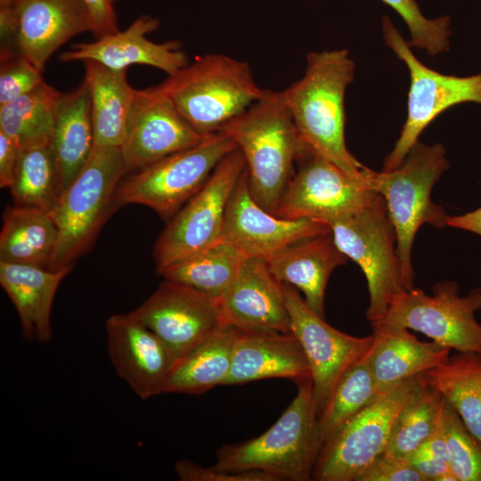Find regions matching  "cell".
<instances>
[{
	"label": "cell",
	"instance_id": "cell-8",
	"mask_svg": "<svg viewBox=\"0 0 481 481\" xmlns=\"http://www.w3.org/2000/svg\"><path fill=\"white\" fill-rule=\"evenodd\" d=\"M235 149V143L225 134H208L195 146L160 159L122 179L114 194V204L117 208L143 205L168 221Z\"/></svg>",
	"mask_w": 481,
	"mask_h": 481
},
{
	"label": "cell",
	"instance_id": "cell-43",
	"mask_svg": "<svg viewBox=\"0 0 481 481\" xmlns=\"http://www.w3.org/2000/svg\"><path fill=\"white\" fill-rule=\"evenodd\" d=\"M20 148L5 134L0 132V186L10 188L14 178Z\"/></svg>",
	"mask_w": 481,
	"mask_h": 481
},
{
	"label": "cell",
	"instance_id": "cell-7",
	"mask_svg": "<svg viewBox=\"0 0 481 481\" xmlns=\"http://www.w3.org/2000/svg\"><path fill=\"white\" fill-rule=\"evenodd\" d=\"M326 223L338 248L363 272L370 296L366 317L371 325L379 322L394 299L410 290L384 198L376 192L358 212Z\"/></svg>",
	"mask_w": 481,
	"mask_h": 481
},
{
	"label": "cell",
	"instance_id": "cell-25",
	"mask_svg": "<svg viewBox=\"0 0 481 481\" xmlns=\"http://www.w3.org/2000/svg\"><path fill=\"white\" fill-rule=\"evenodd\" d=\"M71 268L54 271L0 261V284L16 309L28 340L46 343L52 338L53 298Z\"/></svg>",
	"mask_w": 481,
	"mask_h": 481
},
{
	"label": "cell",
	"instance_id": "cell-1",
	"mask_svg": "<svg viewBox=\"0 0 481 481\" xmlns=\"http://www.w3.org/2000/svg\"><path fill=\"white\" fill-rule=\"evenodd\" d=\"M355 70L347 49L312 52L302 77L281 92L301 140L365 183L367 167L349 152L345 141V94Z\"/></svg>",
	"mask_w": 481,
	"mask_h": 481
},
{
	"label": "cell",
	"instance_id": "cell-32",
	"mask_svg": "<svg viewBox=\"0 0 481 481\" xmlns=\"http://www.w3.org/2000/svg\"><path fill=\"white\" fill-rule=\"evenodd\" d=\"M246 257L237 247L220 239L210 247L170 265L159 274L164 280L220 298Z\"/></svg>",
	"mask_w": 481,
	"mask_h": 481
},
{
	"label": "cell",
	"instance_id": "cell-19",
	"mask_svg": "<svg viewBox=\"0 0 481 481\" xmlns=\"http://www.w3.org/2000/svg\"><path fill=\"white\" fill-rule=\"evenodd\" d=\"M108 353L117 375L143 400L163 394L176 359L167 345L132 312L105 323Z\"/></svg>",
	"mask_w": 481,
	"mask_h": 481
},
{
	"label": "cell",
	"instance_id": "cell-21",
	"mask_svg": "<svg viewBox=\"0 0 481 481\" xmlns=\"http://www.w3.org/2000/svg\"><path fill=\"white\" fill-rule=\"evenodd\" d=\"M219 302L224 324L291 332L283 283L272 274L264 258L246 257Z\"/></svg>",
	"mask_w": 481,
	"mask_h": 481
},
{
	"label": "cell",
	"instance_id": "cell-39",
	"mask_svg": "<svg viewBox=\"0 0 481 481\" xmlns=\"http://www.w3.org/2000/svg\"><path fill=\"white\" fill-rule=\"evenodd\" d=\"M175 472L182 481H281L264 470L228 471L214 466L204 468L186 460L175 463Z\"/></svg>",
	"mask_w": 481,
	"mask_h": 481
},
{
	"label": "cell",
	"instance_id": "cell-22",
	"mask_svg": "<svg viewBox=\"0 0 481 481\" xmlns=\"http://www.w3.org/2000/svg\"><path fill=\"white\" fill-rule=\"evenodd\" d=\"M273 378L296 383L311 378L306 355L297 337L292 332L240 329L223 386Z\"/></svg>",
	"mask_w": 481,
	"mask_h": 481
},
{
	"label": "cell",
	"instance_id": "cell-5",
	"mask_svg": "<svg viewBox=\"0 0 481 481\" xmlns=\"http://www.w3.org/2000/svg\"><path fill=\"white\" fill-rule=\"evenodd\" d=\"M297 385V395L269 429L253 439L219 448L214 467L228 471L264 470L281 481L311 480L322 442L312 379Z\"/></svg>",
	"mask_w": 481,
	"mask_h": 481
},
{
	"label": "cell",
	"instance_id": "cell-38",
	"mask_svg": "<svg viewBox=\"0 0 481 481\" xmlns=\"http://www.w3.org/2000/svg\"><path fill=\"white\" fill-rule=\"evenodd\" d=\"M0 56V106L45 83L42 71L20 54L1 50Z\"/></svg>",
	"mask_w": 481,
	"mask_h": 481
},
{
	"label": "cell",
	"instance_id": "cell-10",
	"mask_svg": "<svg viewBox=\"0 0 481 481\" xmlns=\"http://www.w3.org/2000/svg\"><path fill=\"white\" fill-rule=\"evenodd\" d=\"M382 35L385 45L404 62L410 74L406 119L383 162L382 171H390L404 162L424 129L444 110L463 102L481 106V72L457 77L429 69L413 54L387 16L382 19Z\"/></svg>",
	"mask_w": 481,
	"mask_h": 481
},
{
	"label": "cell",
	"instance_id": "cell-27",
	"mask_svg": "<svg viewBox=\"0 0 481 481\" xmlns=\"http://www.w3.org/2000/svg\"><path fill=\"white\" fill-rule=\"evenodd\" d=\"M83 63L94 145L120 147L126 137L135 89L127 82L126 69H112L94 61Z\"/></svg>",
	"mask_w": 481,
	"mask_h": 481
},
{
	"label": "cell",
	"instance_id": "cell-35",
	"mask_svg": "<svg viewBox=\"0 0 481 481\" xmlns=\"http://www.w3.org/2000/svg\"><path fill=\"white\" fill-rule=\"evenodd\" d=\"M379 394L365 356L353 363L339 379L318 417L322 444Z\"/></svg>",
	"mask_w": 481,
	"mask_h": 481
},
{
	"label": "cell",
	"instance_id": "cell-30",
	"mask_svg": "<svg viewBox=\"0 0 481 481\" xmlns=\"http://www.w3.org/2000/svg\"><path fill=\"white\" fill-rule=\"evenodd\" d=\"M424 373L481 442V354L457 352Z\"/></svg>",
	"mask_w": 481,
	"mask_h": 481
},
{
	"label": "cell",
	"instance_id": "cell-13",
	"mask_svg": "<svg viewBox=\"0 0 481 481\" xmlns=\"http://www.w3.org/2000/svg\"><path fill=\"white\" fill-rule=\"evenodd\" d=\"M375 193L302 141L294 174L274 215L327 222L358 212Z\"/></svg>",
	"mask_w": 481,
	"mask_h": 481
},
{
	"label": "cell",
	"instance_id": "cell-11",
	"mask_svg": "<svg viewBox=\"0 0 481 481\" xmlns=\"http://www.w3.org/2000/svg\"><path fill=\"white\" fill-rule=\"evenodd\" d=\"M479 309L481 287L461 297L457 282L446 281L436 282L431 296L415 288L404 292L376 324L411 329L451 350L481 354V323L475 317Z\"/></svg>",
	"mask_w": 481,
	"mask_h": 481
},
{
	"label": "cell",
	"instance_id": "cell-20",
	"mask_svg": "<svg viewBox=\"0 0 481 481\" xmlns=\"http://www.w3.org/2000/svg\"><path fill=\"white\" fill-rule=\"evenodd\" d=\"M159 20L149 15L135 20L127 29L73 45L59 56L61 62L94 61L112 69H127L143 64L172 75L189 64L186 53L177 41L154 43L146 35L155 31Z\"/></svg>",
	"mask_w": 481,
	"mask_h": 481
},
{
	"label": "cell",
	"instance_id": "cell-2",
	"mask_svg": "<svg viewBox=\"0 0 481 481\" xmlns=\"http://www.w3.org/2000/svg\"><path fill=\"white\" fill-rule=\"evenodd\" d=\"M219 131L244 157L253 200L274 214L302 143L281 92L264 89L254 103Z\"/></svg>",
	"mask_w": 481,
	"mask_h": 481
},
{
	"label": "cell",
	"instance_id": "cell-28",
	"mask_svg": "<svg viewBox=\"0 0 481 481\" xmlns=\"http://www.w3.org/2000/svg\"><path fill=\"white\" fill-rule=\"evenodd\" d=\"M239 328L229 324L218 327L171 371L164 393L200 395L224 384L230 371Z\"/></svg>",
	"mask_w": 481,
	"mask_h": 481
},
{
	"label": "cell",
	"instance_id": "cell-23",
	"mask_svg": "<svg viewBox=\"0 0 481 481\" xmlns=\"http://www.w3.org/2000/svg\"><path fill=\"white\" fill-rule=\"evenodd\" d=\"M373 341L365 355L379 393H386L406 379L424 373L450 355L451 349L419 340L408 329L372 325Z\"/></svg>",
	"mask_w": 481,
	"mask_h": 481
},
{
	"label": "cell",
	"instance_id": "cell-17",
	"mask_svg": "<svg viewBox=\"0 0 481 481\" xmlns=\"http://www.w3.org/2000/svg\"><path fill=\"white\" fill-rule=\"evenodd\" d=\"M319 219H285L261 208L252 198L247 170L227 204L221 240L237 247L247 257L267 259L300 240L330 233Z\"/></svg>",
	"mask_w": 481,
	"mask_h": 481
},
{
	"label": "cell",
	"instance_id": "cell-3",
	"mask_svg": "<svg viewBox=\"0 0 481 481\" xmlns=\"http://www.w3.org/2000/svg\"><path fill=\"white\" fill-rule=\"evenodd\" d=\"M203 135L218 132L263 94L248 62L209 53L154 86Z\"/></svg>",
	"mask_w": 481,
	"mask_h": 481
},
{
	"label": "cell",
	"instance_id": "cell-12",
	"mask_svg": "<svg viewBox=\"0 0 481 481\" xmlns=\"http://www.w3.org/2000/svg\"><path fill=\"white\" fill-rule=\"evenodd\" d=\"M245 169L244 157L235 149L218 163L203 187L168 220L153 249L159 274L170 265L221 239L228 201Z\"/></svg>",
	"mask_w": 481,
	"mask_h": 481
},
{
	"label": "cell",
	"instance_id": "cell-47",
	"mask_svg": "<svg viewBox=\"0 0 481 481\" xmlns=\"http://www.w3.org/2000/svg\"><path fill=\"white\" fill-rule=\"evenodd\" d=\"M113 1H114V3H115V2L118 1V0H113Z\"/></svg>",
	"mask_w": 481,
	"mask_h": 481
},
{
	"label": "cell",
	"instance_id": "cell-16",
	"mask_svg": "<svg viewBox=\"0 0 481 481\" xmlns=\"http://www.w3.org/2000/svg\"><path fill=\"white\" fill-rule=\"evenodd\" d=\"M11 12V25L1 35V50L16 52L41 71L62 45L91 32L81 0H14Z\"/></svg>",
	"mask_w": 481,
	"mask_h": 481
},
{
	"label": "cell",
	"instance_id": "cell-24",
	"mask_svg": "<svg viewBox=\"0 0 481 481\" xmlns=\"http://www.w3.org/2000/svg\"><path fill=\"white\" fill-rule=\"evenodd\" d=\"M347 258L330 232L296 242L267 258L266 263L276 280L301 290L308 307L324 318L329 278Z\"/></svg>",
	"mask_w": 481,
	"mask_h": 481
},
{
	"label": "cell",
	"instance_id": "cell-31",
	"mask_svg": "<svg viewBox=\"0 0 481 481\" xmlns=\"http://www.w3.org/2000/svg\"><path fill=\"white\" fill-rule=\"evenodd\" d=\"M62 93L45 82L0 106V132L20 148L50 146Z\"/></svg>",
	"mask_w": 481,
	"mask_h": 481
},
{
	"label": "cell",
	"instance_id": "cell-18",
	"mask_svg": "<svg viewBox=\"0 0 481 481\" xmlns=\"http://www.w3.org/2000/svg\"><path fill=\"white\" fill-rule=\"evenodd\" d=\"M194 129L154 86L135 91L125 140L120 146L127 170H138L200 143Z\"/></svg>",
	"mask_w": 481,
	"mask_h": 481
},
{
	"label": "cell",
	"instance_id": "cell-40",
	"mask_svg": "<svg viewBox=\"0 0 481 481\" xmlns=\"http://www.w3.org/2000/svg\"><path fill=\"white\" fill-rule=\"evenodd\" d=\"M357 481H426L406 458L383 453Z\"/></svg>",
	"mask_w": 481,
	"mask_h": 481
},
{
	"label": "cell",
	"instance_id": "cell-44",
	"mask_svg": "<svg viewBox=\"0 0 481 481\" xmlns=\"http://www.w3.org/2000/svg\"><path fill=\"white\" fill-rule=\"evenodd\" d=\"M421 447L432 456L438 458L450 465V451L441 416L435 432Z\"/></svg>",
	"mask_w": 481,
	"mask_h": 481
},
{
	"label": "cell",
	"instance_id": "cell-46",
	"mask_svg": "<svg viewBox=\"0 0 481 481\" xmlns=\"http://www.w3.org/2000/svg\"><path fill=\"white\" fill-rule=\"evenodd\" d=\"M14 0H0V7L11 5Z\"/></svg>",
	"mask_w": 481,
	"mask_h": 481
},
{
	"label": "cell",
	"instance_id": "cell-4",
	"mask_svg": "<svg viewBox=\"0 0 481 481\" xmlns=\"http://www.w3.org/2000/svg\"><path fill=\"white\" fill-rule=\"evenodd\" d=\"M448 168L443 144L428 145L418 141L398 167L380 172L367 167L365 172L367 188L385 200L396 233V252L410 289L414 288L412 250L419 228L424 224L436 228L447 225L448 215L431 200L430 193Z\"/></svg>",
	"mask_w": 481,
	"mask_h": 481
},
{
	"label": "cell",
	"instance_id": "cell-45",
	"mask_svg": "<svg viewBox=\"0 0 481 481\" xmlns=\"http://www.w3.org/2000/svg\"><path fill=\"white\" fill-rule=\"evenodd\" d=\"M447 225L466 230L481 236V207L463 215L448 216Z\"/></svg>",
	"mask_w": 481,
	"mask_h": 481
},
{
	"label": "cell",
	"instance_id": "cell-9",
	"mask_svg": "<svg viewBox=\"0 0 481 481\" xmlns=\"http://www.w3.org/2000/svg\"><path fill=\"white\" fill-rule=\"evenodd\" d=\"M425 373L380 393L322 444L314 465L315 481H357L385 453L403 407L426 382Z\"/></svg>",
	"mask_w": 481,
	"mask_h": 481
},
{
	"label": "cell",
	"instance_id": "cell-34",
	"mask_svg": "<svg viewBox=\"0 0 481 481\" xmlns=\"http://www.w3.org/2000/svg\"><path fill=\"white\" fill-rule=\"evenodd\" d=\"M442 399L427 379L398 414L385 453L406 459L415 453L439 423Z\"/></svg>",
	"mask_w": 481,
	"mask_h": 481
},
{
	"label": "cell",
	"instance_id": "cell-36",
	"mask_svg": "<svg viewBox=\"0 0 481 481\" xmlns=\"http://www.w3.org/2000/svg\"><path fill=\"white\" fill-rule=\"evenodd\" d=\"M441 417L450 451L452 473L457 481H481V442L469 432L444 397Z\"/></svg>",
	"mask_w": 481,
	"mask_h": 481
},
{
	"label": "cell",
	"instance_id": "cell-14",
	"mask_svg": "<svg viewBox=\"0 0 481 481\" xmlns=\"http://www.w3.org/2000/svg\"><path fill=\"white\" fill-rule=\"evenodd\" d=\"M283 287L291 332L300 342L310 366L319 417L343 373L366 355L373 336L355 337L335 329L311 310L291 285L283 283Z\"/></svg>",
	"mask_w": 481,
	"mask_h": 481
},
{
	"label": "cell",
	"instance_id": "cell-29",
	"mask_svg": "<svg viewBox=\"0 0 481 481\" xmlns=\"http://www.w3.org/2000/svg\"><path fill=\"white\" fill-rule=\"evenodd\" d=\"M58 228L48 211L13 205L3 215L0 261L48 269Z\"/></svg>",
	"mask_w": 481,
	"mask_h": 481
},
{
	"label": "cell",
	"instance_id": "cell-42",
	"mask_svg": "<svg viewBox=\"0 0 481 481\" xmlns=\"http://www.w3.org/2000/svg\"><path fill=\"white\" fill-rule=\"evenodd\" d=\"M408 460L426 481H457L447 462L432 456L422 447Z\"/></svg>",
	"mask_w": 481,
	"mask_h": 481
},
{
	"label": "cell",
	"instance_id": "cell-33",
	"mask_svg": "<svg viewBox=\"0 0 481 481\" xmlns=\"http://www.w3.org/2000/svg\"><path fill=\"white\" fill-rule=\"evenodd\" d=\"M15 206L50 211L61 194L50 146L20 150L13 182L9 188Z\"/></svg>",
	"mask_w": 481,
	"mask_h": 481
},
{
	"label": "cell",
	"instance_id": "cell-37",
	"mask_svg": "<svg viewBox=\"0 0 481 481\" xmlns=\"http://www.w3.org/2000/svg\"><path fill=\"white\" fill-rule=\"evenodd\" d=\"M392 7L404 20L410 31L408 44L424 50L428 55L441 54L450 48L451 18L425 17L415 0H380Z\"/></svg>",
	"mask_w": 481,
	"mask_h": 481
},
{
	"label": "cell",
	"instance_id": "cell-41",
	"mask_svg": "<svg viewBox=\"0 0 481 481\" xmlns=\"http://www.w3.org/2000/svg\"><path fill=\"white\" fill-rule=\"evenodd\" d=\"M90 22L91 33L95 39L118 32V19L113 0H81Z\"/></svg>",
	"mask_w": 481,
	"mask_h": 481
},
{
	"label": "cell",
	"instance_id": "cell-26",
	"mask_svg": "<svg viewBox=\"0 0 481 481\" xmlns=\"http://www.w3.org/2000/svg\"><path fill=\"white\" fill-rule=\"evenodd\" d=\"M94 146L90 95L84 79L76 89L62 94L50 143L61 192L83 169Z\"/></svg>",
	"mask_w": 481,
	"mask_h": 481
},
{
	"label": "cell",
	"instance_id": "cell-6",
	"mask_svg": "<svg viewBox=\"0 0 481 481\" xmlns=\"http://www.w3.org/2000/svg\"><path fill=\"white\" fill-rule=\"evenodd\" d=\"M127 171L120 147L94 146L83 169L49 211L58 228L49 270L72 266L87 250L104 221L118 208L114 194Z\"/></svg>",
	"mask_w": 481,
	"mask_h": 481
},
{
	"label": "cell",
	"instance_id": "cell-15",
	"mask_svg": "<svg viewBox=\"0 0 481 481\" xmlns=\"http://www.w3.org/2000/svg\"><path fill=\"white\" fill-rule=\"evenodd\" d=\"M132 314L167 345L176 363L224 324L219 298L167 280Z\"/></svg>",
	"mask_w": 481,
	"mask_h": 481
}]
</instances>
